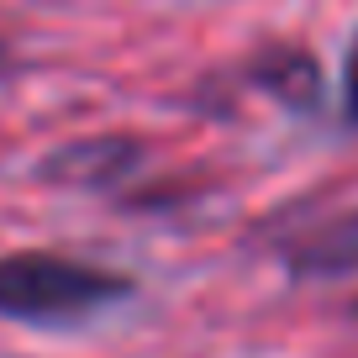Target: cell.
<instances>
[{"label": "cell", "instance_id": "cell-1", "mask_svg": "<svg viewBox=\"0 0 358 358\" xmlns=\"http://www.w3.org/2000/svg\"><path fill=\"white\" fill-rule=\"evenodd\" d=\"M132 280L79 264L64 253H6L0 258V316L27 327H74L127 301Z\"/></svg>", "mask_w": 358, "mask_h": 358}, {"label": "cell", "instance_id": "cell-2", "mask_svg": "<svg viewBox=\"0 0 358 358\" xmlns=\"http://www.w3.org/2000/svg\"><path fill=\"white\" fill-rule=\"evenodd\" d=\"M285 264L295 274H322V280L358 274V206H348V211L306 227L301 237H290L285 243Z\"/></svg>", "mask_w": 358, "mask_h": 358}, {"label": "cell", "instance_id": "cell-3", "mask_svg": "<svg viewBox=\"0 0 358 358\" xmlns=\"http://www.w3.org/2000/svg\"><path fill=\"white\" fill-rule=\"evenodd\" d=\"M132 164H137L132 143H122V137H90V143L58 148L43 164V174L58 179V185H111V179L127 174Z\"/></svg>", "mask_w": 358, "mask_h": 358}, {"label": "cell", "instance_id": "cell-4", "mask_svg": "<svg viewBox=\"0 0 358 358\" xmlns=\"http://www.w3.org/2000/svg\"><path fill=\"white\" fill-rule=\"evenodd\" d=\"M343 116L358 122V37L348 43V58H343Z\"/></svg>", "mask_w": 358, "mask_h": 358}, {"label": "cell", "instance_id": "cell-5", "mask_svg": "<svg viewBox=\"0 0 358 358\" xmlns=\"http://www.w3.org/2000/svg\"><path fill=\"white\" fill-rule=\"evenodd\" d=\"M6 58H11V53H6V43H0V64H6Z\"/></svg>", "mask_w": 358, "mask_h": 358}]
</instances>
